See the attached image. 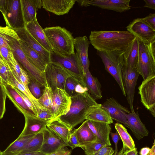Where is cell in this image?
Masks as SVG:
<instances>
[{"instance_id": "1", "label": "cell", "mask_w": 155, "mask_h": 155, "mask_svg": "<svg viewBox=\"0 0 155 155\" xmlns=\"http://www.w3.org/2000/svg\"><path fill=\"white\" fill-rule=\"evenodd\" d=\"M135 38L127 31H94L89 36L90 44L97 51H124Z\"/></svg>"}, {"instance_id": "16", "label": "cell", "mask_w": 155, "mask_h": 155, "mask_svg": "<svg viewBox=\"0 0 155 155\" xmlns=\"http://www.w3.org/2000/svg\"><path fill=\"white\" fill-rule=\"evenodd\" d=\"M101 107L114 120L125 125L127 119L126 114L130 113L129 110L120 104L113 97L107 99Z\"/></svg>"}, {"instance_id": "19", "label": "cell", "mask_w": 155, "mask_h": 155, "mask_svg": "<svg viewBox=\"0 0 155 155\" xmlns=\"http://www.w3.org/2000/svg\"><path fill=\"white\" fill-rule=\"evenodd\" d=\"M42 8L55 15H63L68 13L76 0H42Z\"/></svg>"}, {"instance_id": "36", "label": "cell", "mask_w": 155, "mask_h": 155, "mask_svg": "<svg viewBox=\"0 0 155 155\" xmlns=\"http://www.w3.org/2000/svg\"><path fill=\"white\" fill-rule=\"evenodd\" d=\"M35 134L18 137L2 152L9 153H18Z\"/></svg>"}, {"instance_id": "14", "label": "cell", "mask_w": 155, "mask_h": 155, "mask_svg": "<svg viewBox=\"0 0 155 155\" xmlns=\"http://www.w3.org/2000/svg\"><path fill=\"white\" fill-rule=\"evenodd\" d=\"M130 0H78L76 2L81 6L90 5L104 9L111 10L122 13L129 10Z\"/></svg>"}, {"instance_id": "17", "label": "cell", "mask_w": 155, "mask_h": 155, "mask_svg": "<svg viewBox=\"0 0 155 155\" xmlns=\"http://www.w3.org/2000/svg\"><path fill=\"white\" fill-rule=\"evenodd\" d=\"M15 31L20 40L36 52L47 64L51 62L50 52L42 46L31 35L25 27Z\"/></svg>"}, {"instance_id": "28", "label": "cell", "mask_w": 155, "mask_h": 155, "mask_svg": "<svg viewBox=\"0 0 155 155\" xmlns=\"http://www.w3.org/2000/svg\"><path fill=\"white\" fill-rule=\"evenodd\" d=\"M73 130L77 137L79 147L96 140V137L87 124V120L83 122L78 128Z\"/></svg>"}, {"instance_id": "39", "label": "cell", "mask_w": 155, "mask_h": 155, "mask_svg": "<svg viewBox=\"0 0 155 155\" xmlns=\"http://www.w3.org/2000/svg\"><path fill=\"white\" fill-rule=\"evenodd\" d=\"M78 84L74 79L69 77L66 80L64 89L71 97L74 96L77 94L76 89Z\"/></svg>"}, {"instance_id": "56", "label": "cell", "mask_w": 155, "mask_h": 155, "mask_svg": "<svg viewBox=\"0 0 155 155\" xmlns=\"http://www.w3.org/2000/svg\"><path fill=\"white\" fill-rule=\"evenodd\" d=\"M150 148L149 147H145L141 148L139 152L140 155H147Z\"/></svg>"}, {"instance_id": "38", "label": "cell", "mask_w": 155, "mask_h": 155, "mask_svg": "<svg viewBox=\"0 0 155 155\" xmlns=\"http://www.w3.org/2000/svg\"><path fill=\"white\" fill-rule=\"evenodd\" d=\"M107 146L101 141L96 140L87 144L80 147L86 155H93L103 147Z\"/></svg>"}, {"instance_id": "2", "label": "cell", "mask_w": 155, "mask_h": 155, "mask_svg": "<svg viewBox=\"0 0 155 155\" xmlns=\"http://www.w3.org/2000/svg\"><path fill=\"white\" fill-rule=\"evenodd\" d=\"M71 103L68 112L55 119L73 130L75 126L86 120L91 110L99 104L88 91L71 97Z\"/></svg>"}, {"instance_id": "59", "label": "cell", "mask_w": 155, "mask_h": 155, "mask_svg": "<svg viewBox=\"0 0 155 155\" xmlns=\"http://www.w3.org/2000/svg\"><path fill=\"white\" fill-rule=\"evenodd\" d=\"M125 150L122 148L119 152H117L115 154L113 155H124V153Z\"/></svg>"}, {"instance_id": "24", "label": "cell", "mask_w": 155, "mask_h": 155, "mask_svg": "<svg viewBox=\"0 0 155 155\" xmlns=\"http://www.w3.org/2000/svg\"><path fill=\"white\" fill-rule=\"evenodd\" d=\"M25 27L31 35L44 48L50 52H53L43 29L37 20L25 25Z\"/></svg>"}, {"instance_id": "49", "label": "cell", "mask_w": 155, "mask_h": 155, "mask_svg": "<svg viewBox=\"0 0 155 155\" xmlns=\"http://www.w3.org/2000/svg\"><path fill=\"white\" fill-rule=\"evenodd\" d=\"M144 20L153 28L155 29V13H150L143 18Z\"/></svg>"}, {"instance_id": "46", "label": "cell", "mask_w": 155, "mask_h": 155, "mask_svg": "<svg viewBox=\"0 0 155 155\" xmlns=\"http://www.w3.org/2000/svg\"><path fill=\"white\" fill-rule=\"evenodd\" d=\"M68 145L72 149L79 147V144L76 135L73 130L69 136Z\"/></svg>"}, {"instance_id": "30", "label": "cell", "mask_w": 155, "mask_h": 155, "mask_svg": "<svg viewBox=\"0 0 155 155\" xmlns=\"http://www.w3.org/2000/svg\"><path fill=\"white\" fill-rule=\"evenodd\" d=\"M138 38L135 36L123 54L124 64L133 68H136L138 53Z\"/></svg>"}, {"instance_id": "44", "label": "cell", "mask_w": 155, "mask_h": 155, "mask_svg": "<svg viewBox=\"0 0 155 155\" xmlns=\"http://www.w3.org/2000/svg\"><path fill=\"white\" fill-rule=\"evenodd\" d=\"M12 69L11 67L7 65H4L0 69V76L2 78L3 84L7 83L9 78V72Z\"/></svg>"}, {"instance_id": "13", "label": "cell", "mask_w": 155, "mask_h": 155, "mask_svg": "<svg viewBox=\"0 0 155 155\" xmlns=\"http://www.w3.org/2000/svg\"><path fill=\"white\" fill-rule=\"evenodd\" d=\"M52 91L53 115L51 120L66 114L69 110L71 103V97L64 89L57 87Z\"/></svg>"}, {"instance_id": "37", "label": "cell", "mask_w": 155, "mask_h": 155, "mask_svg": "<svg viewBox=\"0 0 155 155\" xmlns=\"http://www.w3.org/2000/svg\"><path fill=\"white\" fill-rule=\"evenodd\" d=\"M52 97V90L50 87L48 86L44 88L42 96L37 100L42 106L53 112Z\"/></svg>"}, {"instance_id": "21", "label": "cell", "mask_w": 155, "mask_h": 155, "mask_svg": "<svg viewBox=\"0 0 155 155\" xmlns=\"http://www.w3.org/2000/svg\"><path fill=\"white\" fill-rule=\"evenodd\" d=\"M87 124L96 137L105 145L110 146L109 135L111 130L109 124L104 122L87 120Z\"/></svg>"}, {"instance_id": "15", "label": "cell", "mask_w": 155, "mask_h": 155, "mask_svg": "<svg viewBox=\"0 0 155 155\" xmlns=\"http://www.w3.org/2000/svg\"><path fill=\"white\" fill-rule=\"evenodd\" d=\"M42 132L43 141L39 151L43 154L49 155L62 147L68 146L64 141L47 127Z\"/></svg>"}, {"instance_id": "12", "label": "cell", "mask_w": 155, "mask_h": 155, "mask_svg": "<svg viewBox=\"0 0 155 155\" xmlns=\"http://www.w3.org/2000/svg\"><path fill=\"white\" fill-rule=\"evenodd\" d=\"M126 28L127 31L142 41L148 43L155 41V29L148 24L143 18L134 19Z\"/></svg>"}, {"instance_id": "29", "label": "cell", "mask_w": 155, "mask_h": 155, "mask_svg": "<svg viewBox=\"0 0 155 155\" xmlns=\"http://www.w3.org/2000/svg\"><path fill=\"white\" fill-rule=\"evenodd\" d=\"M84 81L86 87L93 98L95 100L101 99L102 97L101 86L97 78L92 76L89 69L85 75Z\"/></svg>"}, {"instance_id": "62", "label": "cell", "mask_w": 155, "mask_h": 155, "mask_svg": "<svg viewBox=\"0 0 155 155\" xmlns=\"http://www.w3.org/2000/svg\"><path fill=\"white\" fill-rule=\"evenodd\" d=\"M71 155V154H70V155Z\"/></svg>"}, {"instance_id": "25", "label": "cell", "mask_w": 155, "mask_h": 155, "mask_svg": "<svg viewBox=\"0 0 155 155\" xmlns=\"http://www.w3.org/2000/svg\"><path fill=\"white\" fill-rule=\"evenodd\" d=\"M25 25L37 20V11L42 7V0H21Z\"/></svg>"}, {"instance_id": "42", "label": "cell", "mask_w": 155, "mask_h": 155, "mask_svg": "<svg viewBox=\"0 0 155 155\" xmlns=\"http://www.w3.org/2000/svg\"><path fill=\"white\" fill-rule=\"evenodd\" d=\"M13 87L15 90L17 91V92L18 93V94L21 97L27 107L33 113V114L37 117L38 116V113L37 111L36 108H35V106H34V105L31 103V102L28 98V97L26 96H25L23 93H22L17 88L14 87Z\"/></svg>"}, {"instance_id": "3", "label": "cell", "mask_w": 155, "mask_h": 155, "mask_svg": "<svg viewBox=\"0 0 155 155\" xmlns=\"http://www.w3.org/2000/svg\"><path fill=\"white\" fill-rule=\"evenodd\" d=\"M43 30L53 52L64 56L75 53L74 38L65 28L59 26L49 27Z\"/></svg>"}, {"instance_id": "11", "label": "cell", "mask_w": 155, "mask_h": 155, "mask_svg": "<svg viewBox=\"0 0 155 155\" xmlns=\"http://www.w3.org/2000/svg\"><path fill=\"white\" fill-rule=\"evenodd\" d=\"M141 102L155 117V75L143 80L138 88Z\"/></svg>"}, {"instance_id": "53", "label": "cell", "mask_w": 155, "mask_h": 155, "mask_svg": "<svg viewBox=\"0 0 155 155\" xmlns=\"http://www.w3.org/2000/svg\"><path fill=\"white\" fill-rule=\"evenodd\" d=\"M8 0H0V11L4 15L7 6Z\"/></svg>"}, {"instance_id": "35", "label": "cell", "mask_w": 155, "mask_h": 155, "mask_svg": "<svg viewBox=\"0 0 155 155\" xmlns=\"http://www.w3.org/2000/svg\"><path fill=\"white\" fill-rule=\"evenodd\" d=\"M43 141L42 132L35 134L18 153L39 151Z\"/></svg>"}, {"instance_id": "41", "label": "cell", "mask_w": 155, "mask_h": 155, "mask_svg": "<svg viewBox=\"0 0 155 155\" xmlns=\"http://www.w3.org/2000/svg\"><path fill=\"white\" fill-rule=\"evenodd\" d=\"M6 97L3 85L0 84V119L3 118L5 111Z\"/></svg>"}, {"instance_id": "9", "label": "cell", "mask_w": 155, "mask_h": 155, "mask_svg": "<svg viewBox=\"0 0 155 155\" xmlns=\"http://www.w3.org/2000/svg\"><path fill=\"white\" fill-rule=\"evenodd\" d=\"M44 74L48 86L52 90L57 87L64 89L66 80L70 77L63 67L51 62L47 65Z\"/></svg>"}, {"instance_id": "33", "label": "cell", "mask_w": 155, "mask_h": 155, "mask_svg": "<svg viewBox=\"0 0 155 155\" xmlns=\"http://www.w3.org/2000/svg\"><path fill=\"white\" fill-rule=\"evenodd\" d=\"M114 126L122 141V148L125 151L135 149L136 147L134 140L125 127L119 123H115Z\"/></svg>"}, {"instance_id": "27", "label": "cell", "mask_w": 155, "mask_h": 155, "mask_svg": "<svg viewBox=\"0 0 155 155\" xmlns=\"http://www.w3.org/2000/svg\"><path fill=\"white\" fill-rule=\"evenodd\" d=\"M21 49L30 62L42 73L45 72L47 64L35 51L19 40Z\"/></svg>"}, {"instance_id": "58", "label": "cell", "mask_w": 155, "mask_h": 155, "mask_svg": "<svg viewBox=\"0 0 155 155\" xmlns=\"http://www.w3.org/2000/svg\"><path fill=\"white\" fill-rule=\"evenodd\" d=\"M4 65H8L7 63L0 57V69L2 66Z\"/></svg>"}, {"instance_id": "22", "label": "cell", "mask_w": 155, "mask_h": 155, "mask_svg": "<svg viewBox=\"0 0 155 155\" xmlns=\"http://www.w3.org/2000/svg\"><path fill=\"white\" fill-rule=\"evenodd\" d=\"M25 124L24 129L18 137L36 134L42 132L47 127L49 121L45 120L36 117L24 116Z\"/></svg>"}, {"instance_id": "54", "label": "cell", "mask_w": 155, "mask_h": 155, "mask_svg": "<svg viewBox=\"0 0 155 155\" xmlns=\"http://www.w3.org/2000/svg\"><path fill=\"white\" fill-rule=\"evenodd\" d=\"M145 4L143 7L155 10V0H143Z\"/></svg>"}, {"instance_id": "20", "label": "cell", "mask_w": 155, "mask_h": 155, "mask_svg": "<svg viewBox=\"0 0 155 155\" xmlns=\"http://www.w3.org/2000/svg\"><path fill=\"white\" fill-rule=\"evenodd\" d=\"M126 116L127 121L125 125L131 130L137 139H141L148 135L149 132L141 121L137 112L130 113Z\"/></svg>"}, {"instance_id": "60", "label": "cell", "mask_w": 155, "mask_h": 155, "mask_svg": "<svg viewBox=\"0 0 155 155\" xmlns=\"http://www.w3.org/2000/svg\"><path fill=\"white\" fill-rule=\"evenodd\" d=\"M0 84L2 85H3V80L2 78L0 76Z\"/></svg>"}, {"instance_id": "47", "label": "cell", "mask_w": 155, "mask_h": 155, "mask_svg": "<svg viewBox=\"0 0 155 155\" xmlns=\"http://www.w3.org/2000/svg\"><path fill=\"white\" fill-rule=\"evenodd\" d=\"M114 151L110 146H105L101 148L93 155H113Z\"/></svg>"}, {"instance_id": "31", "label": "cell", "mask_w": 155, "mask_h": 155, "mask_svg": "<svg viewBox=\"0 0 155 155\" xmlns=\"http://www.w3.org/2000/svg\"><path fill=\"white\" fill-rule=\"evenodd\" d=\"M47 127L68 145L69 138L72 130L55 119L50 121Z\"/></svg>"}, {"instance_id": "40", "label": "cell", "mask_w": 155, "mask_h": 155, "mask_svg": "<svg viewBox=\"0 0 155 155\" xmlns=\"http://www.w3.org/2000/svg\"><path fill=\"white\" fill-rule=\"evenodd\" d=\"M28 86L30 91L36 99H38L42 96L43 91H42L41 87H42L38 83L30 79Z\"/></svg>"}, {"instance_id": "34", "label": "cell", "mask_w": 155, "mask_h": 155, "mask_svg": "<svg viewBox=\"0 0 155 155\" xmlns=\"http://www.w3.org/2000/svg\"><path fill=\"white\" fill-rule=\"evenodd\" d=\"M13 39L20 40L15 31L6 25L5 27L0 26V46L12 50L10 44Z\"/></svg>"}, {"instance_id": "10", "label": "cell", "mask_w": 155, "mask_h": 155, "mask_svg": "<svg viewBox=\"0 0 155 155\" xmlns=\"http://www.w3.org/2000/svg\"><path fill=\"white\" fill-rule=\"evenodd\" d=\"M123 80L127 99L131 112L135 113L133 101L135 90L139 74L136 68L130 67L124 64L122 69Z\"/></svg>"}, {"instance_id": "26", "label": "cell", "mask_w": 155, "mask_h": 155, "mask_svg": "<svg viewBox=\"0 0 155 155\" xmlns=\"http://www.w3.org/2000/svg\"><path fill=\"white\" fill-rule=\"evenodd\" d=\"M9 72V78L7 84L17 88L23 93L29 99L36 109L38 113L41 110L46 109L39 103L37 99L32 95L28 88L26 87L21 82L18 81L14 75L12 69Z\"/></svg>"}, {"instance_id": "43", "label": "cell", "mask_w": 155, "mask_h": 155, "mask_svg": "<svg viewBox=\"0 0 155 155\" xmlns=\"http://www.w3.org/2000/svg\"><path fill=\"white\" fill-rule=\"evenodd\" d=\"M12 52L11 49L4 46H0V57L9 66V60Z\"/></svg>"}, {"instance_id": "4", "label": "cell", "mask_w": 155, "mask_h": 155, "mask_svg": "<svg viewBox=\"0 0 155 155\" xmlns=\"http://www.w3.org/2000/svg\"><path fill=\"white\" fill-rule=\"evenodd\" d=\"M136 68L143 80L155 75V41L148 43L139 39Z\"/></svg>"}, {"instance_id": "23", "label": "cell", "mask_w": 155, "mask_h": 155, "mask_svg": "<svg viewBox=\"0 0 155 155\" xmlns=\"http://www.w3.org/2000/svg\"><path fill=\"white\" fill-rule=\"evenodd\" d=\"M3 86L6 96L24 116L36 117L27 107L21 97L12 85L6 84H4Z\"/></svg>"}, {"instance_id": "5", "label": "cell", "mask_w": 155, "mask_h": 155, "mask_svg": "<svg viewBox=\"0 0 155 155\" xmlns=\"http://www.w3.org/2000/svg\"><path fill=\"white\" fill-rule=\"evenodd\" d=\"M124 51H97V54L101 59L105 70L114 78L119 85L123 95L126 96L122 72Z\"/></svg>"}, {"instance_id": "48", "label": "cell", "mask_w": 155, "mask_h": 155, "mask_svg": "<svg viewBox=\"0 0 155 155\" xmlns=\"http://www.w3.org/2000/svg\"><path fill=\"white\" fill-rule=\"evenodd\" d=\"M19 78L18 81L21 82L26 87L28 88V86L30 82L29 78L27 73L22 68Z\"/></svg>"}, {"instance_id": "55", "label": "cell", "mask_w": 155, "mask_h": 155, "mask_svg": "<svg viewBox=\"0 0 155 155\" xmlns=\"http://www.w3.org/2000/svg\"><path fill=\"white\" fill-rule=\"evenodd\" d=\"M124 155H138L137 148L136 147L132 150H128L125 151Z\"/></svg>"}, {"instance_id": "7", "label": "cell", "mask_w": 155, "mask_h": 155, "mask_svg": "<svg viewBox=\"0 0 155 155\" xmlns=\"http://www.w3.org/2000/svg\"><path fill=\"white\" fill-rule=\"evenodd\" d=\"M15 58L26 71L30 80L44 88L48 86L45 74L42 73L28 60L21 49L19 40L13 39L10 44Z\"/></svg>"}, {"instance_id": "32", "label": "cell", "mask_w": 155, "mask_h": 155, "mask_svg": "<svg viewBox=\"0 0 155 155\" xmlns=\"http://www.w3.org/2000/svg\"><path fill=\"white\" fill-rule=\"evenodd\" d=\"M86 120L100 122L110 124L113 123V119L107 112L101 107V104L93 107L88 113Z\"/></svg>"}, {"instance_id": "6", "label": "cell", "mask_w": 155, "mask_h": 155, "mask_svg": "<svg viewBox=\"0 0 155 155\" xmlns=\"http://www.w3.org/2000/svg\"><path fill=\"white\" fill-rule=\"evenodd\" d=\"M51 62L56 63L64 69L70 77L78 84L86 87L82 66L76 53L67 56H62L54 52L50 53Z\"/></svg>"}, {"instance_id": "45", "label": "cell", "mask_w": 155, "mask_h": 155, "mask_svg": "<svg viewBox=\"0 0 155 155\" xmlns=\"http://www.w3.org/2000/svg\"><path fill=\"white\" fill-rule=\"evenodd\" d=\"M53 115L52 112L48 109H45L39 111L37 117L44 120L50 121L52 120Z\"/></svg>"}, {"instance_id": "51", "label": "cell", "mask_w": 155, "mask_h": 155, "mask_svg": "<svg viewBox=\"0 0 155 155\" xmlns=\"http://www.w3.org/2000/svg\"><path fill=\"white\" fill-rule=\"evenodd\" d=\"M72 151L65 147H62L57 151L48 155H69L71 154Z\"/></svg>"}, {"instance_id": "50", "label": "cell", "mask_w": 155, "mask_h": 155, "mask_svg": "<svg viewBox=\"0 0 155 155\" xmlns=\"http://www.w3.org/2000/svg\"><path fill=\"white\" fill-rule=\"evenodd\" d=\"M112 139L115 144V150L113 154H115L118 152L117 143L119 140H121L120 137L117 131L115 133L110 132Z\"/></svg>"}, {"instance_id": "18", "label": "cell", "mask_w": 155, "mask_h": 155, "mask_svg": "<svg viewBox=\"0 0 155 155\" xmlns=\"http://www.w3.org/2000/svg\"><path fill=\"white\" fill-rule=\"evenodd\" d=\"M90 44L86 36H78L74 38V46L76 50L75 53L81 64L84 76L89 69L90 61L88 51Z\"/></svg>"}, {"instance_id": "8", "label": "cell", "mask_w": 155, "mask_h": 155, "mask_svg": "<svg viewBox=\"0 0 155 155\" xmlns=\"http://www.w3.org/2000/svg\"><path fill=\"white\" fill-rule=\"evenodd\" d=\"M3 16L6 25L14 30L25 27L21 0H8L5 13Z\"/></svg>"}, {"instance_id": "52", "label": "cell", "mask_w": 155, "mask_h": 155, "mask_svg": "<svg viewBox=\"0 0 155 155\" xmlns=\"http://www.w3.org/2000/svg\"><path fill=\"white\" fill-rule=\"evenodd\" d=\"M1 155H47L40 151L24 153H4L2 152Z\"/></svg>"}, {"instance_id": "57", "label": "cell", "mask_w": 155, "mask_h": 155, "mask_svg": "<svg viewBox=\"0 0 155 155\" xmlns=\"http://www.w3.org/2000/svg\"><path fill=\"white\" fill-rule=\"evenodd\" d=\"M147 155H155V140L154 139L152 146Z\"/></svg>"}, {"instance_id": "61", "label": "cell", "mask_w": 155, "mask_h": 155, "mask_svg": "<svg viewBox=\"0 0 155 155\" xmlns=\"http://www.w3.org/2000/svg\"><path fill=\"white\" fill-rule=\"evenodd\" d=\"M1 153H2V152L0 151V155H1Z\"/></svg>"}]
</instances>
